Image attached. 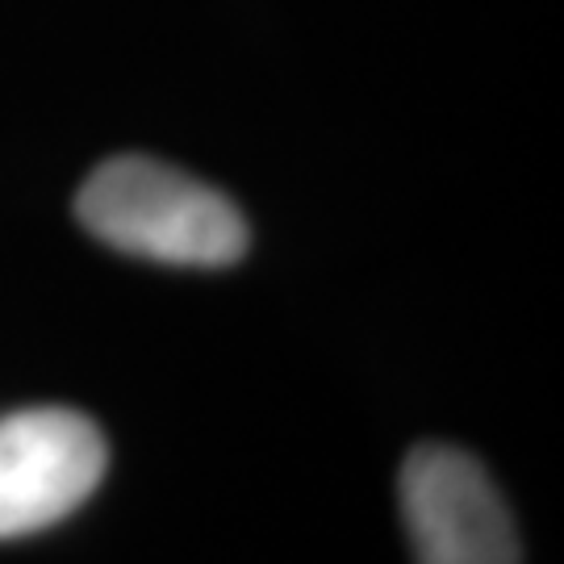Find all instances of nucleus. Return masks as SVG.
Here are the masks:
<instances>
[{"label": "nucleus", "instance_id": "1", "mask_svg": "<svg viewBox=\"0 0 564 564\" xmlns=\"http://www.w3.org/2000/svg\"><path fill=\"white\" fill-rule=\"evenodd\" d=\"M76 218L109 247L176 268H226L247 251L230 197L147 155L101 163L76 197Z\"/></svg>", "mask_w": 564, "mask_h": 564}, {"label": "nucleus", "instance_id": "2", "mask_svg": "<svg viewBox=\"0 0 564 564\" xmlns=\"http://www.w3.org/2000/svg\"><path fill=\"white\" fill-rule=\"evenodd\" d=\"M109 444L67 405H30L0 419V544L76 514L101 485Z\"/></svg>", "mask_w": 564, "mask_h": 564}, {"label": "nucleus", "instance_id": "3", "mask_svg": "<svg viewBox=\"0 0 564 564\" xmlns=\"http://www.w3.org/2000/svg\"><path fill=\"white\" fill-rule=\"evenodd\" d=\"M398 494L419 564H523L510 506L460 447L419 444L402 464Z\"/></svg>", "mask_w": 564, "mask_h": 564}]
</instances>
